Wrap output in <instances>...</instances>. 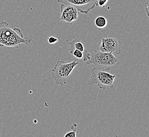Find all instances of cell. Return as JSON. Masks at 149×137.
Here are the masks:
<instances>
[{
	"label": "cell",
	"mask_w": 149,
	"mask_h": 137,
	"mask_svg": "<svg viewBox=\"0 0 149 137\" xmlns=\"http://www.w3.org/2000/svg\"><path fill=\"white\" fill-rule=\"evenodd\" d=\"M58 3L74 6L80 13L87 15L96 6V0H57Z\"/></svg>",
	"instance_id": "6"
},
{
	"label": "cell",
	"mask_w": 149,
	"mask_h": 137,
	"mask_svg": "<svg viewBox=\"0 0 149 137\" xmlns=\"http://www.w3.org/2000/svg\"><path fill=\"white\" fill-rule=\"evenodd\" d=\"M48 40V42L49 44H54L56 43H57L58 42L57 38V37H48L47 39Z\"/></svg>",
	"instance_id": "13"
},
{
	"label": "cell",
	"mask_w": 149,
	"mask_h": 137,
	"mask_svg": "<svg viewBox=\"0 0 149 137\" xmlns=\"http://www.w3.org/2000/svg\"><path fill=\"white\" fill-rule=\"evenodd\" d=\"M68 51L69 53L72 54V56L77 58V59H79V60L83 59L84 62H85L89 60L91 55V54L89 53V52H88L87 50H86V51L84 52H83L77 49L69 48Z\"/></svg>",
	"instance_id": "8"
},
{
	"label": "cell",
	"mask_w": 149,
	"mask_h": 137,
	"mask_svg": "<svg viewBox=\"0 0 149 137\" xmlns=\"http://www.w3.org/2000/svg\"><path fill=\"white\" fill-rule=\"evenodd\" d=\"M109 0H96V6L101 8H105Z\"/></svg>",
	"instance_id": "12"
},
{
	"label": "cell",
	"mask_w": 149,
	"mask_h": 137,
	"mask_svg": "<svg viewBox=\"0 0 149 137\" xmlns=\"http://www.w3.org/2000/svg\"><path fill=\"white\" fill-rule=\"evenodd\" d=\"M100 51L112 53L113 54H120L121 52V42L116 38L107 37L101 39L100 46L97 50Z\"/></svg>",
	"instance_id": "5"
},
{
	"label": "cell",
	"mask_w": 149,
	"mask_h": 137,
	"mask_svg": "<svg viewBox=\"0 0 149 137\" xmlns=\"http://www.w3.org/2000/svg\"><path fill=\"white\" fill-rule=\"evenodd\" d=\"M78 63L77 60L69 63L64 61H58L52 70V75L55 80V83L61 86L66 84L70 74Z\"/></svg>",
	"instance_id": "4"
},
{
	"label": "cell",
	"mask_w": 149,
	"mask_h": 137,
	"mask_svg": "<svg viewBox=\"0 0 149 137\" xmlns=\"http://www.w3.org/2000/svg\"><path fill=\"white\" fill-rule=\"evenodd\" d=\"M71 131L67 132L64 135V137H75L76 136V131L77 129V125L75 123H74L70 127Z\"/></svg>",
	"instance_id": "11"
},
{
	"label": "cell",
	"mask_w": 149,
	"mask_h": 137,
	"mask_svg": "<svg viewBox=\"0 0 149 137\" xmlns=\"http://www.w3.org/2000/svg\"><path fill=\"white\" fill-rule=\"evenodd\" d=\"M146 10L147 16L149 17V5H148V3H147V7L146 8Z\"/></svg>",
	"instance_id": "14"
},
{
	"label": "cell",
	"mask_w": 149,
	"mask_h": 137,
	"mask_svg": "<svg viewBox=\"0 0 149 137\" xmlns=\"http://www.w3.org/2000/svg\"><path fill=\"white\" fill-rule=\"evenodd\" d=\"M115 77V75L94 67L91 70V76L87 81V84L89 86L97 85L100 89L106 90L107 88H113Z\"/></svg>",
	"instance_id": "3"
},
{
	"label": "cell",
	"mask_w": 149,
	"mask_h": 137,
	"mask_svg": "<svg viewBox=\"0 0 149 137\" xmlns=\"http://www.w3.org/2000/svg\"><path fill=\"white\" fill-rule=\"evenodd\" d=\"M120 63V61L112 53L96 50L91 54L89 60L85 62V65L91 64L94 67L107 71L118 68Z\"/></svg>",
	"instance_id": "2"
},
{
	"label": "cell",
	"mask_w": 149,
	"mask_h": 137,
	"mask_svg": "<svg viewBox=\"0 0 149 137\" xmlns=\"http://www.w3.org/2000/svg\"><path fill=\"white\" fill-rule=\"evenodd\" d=\"M70 46V49H77L81 52H84L86 51L85 49L83 44L80 42L79 39H74L72 40L70 42L68 43Z\"/></svg>",
	"instance_id": "10"
},
{
	"label": "cell",
	"mask_w": 149,
	"mask_h": 137,
	"mask_svg": "<svg viewBox=\"0 0 149 137\" xmlns=\"http://www.w3.org/2000/svg\"><path fill=\"white\" fill-rule=\"evenodd\" d=\"M31 41V38L24 37L19 28L12 29L8 22H0V46L18 48L21 44L28 45Z\"/></svg>",
	"instance_id": "1"
},
{
	"label": "cell",
	"mask_w": 149,
	"mask_h": 137,
	"mask_svg": "<svg viewBox=\"0 0 149 137\" xmlns=\"http://www.w3.org/2000/svg\"><path fill=\"white\" fill-rule=\"evenodd\" d=\"M60 20L72 25L78 20V11L74 6L61 4Z\"/></svg>",
	"instance_id": "7"
},
{
	"label": "cell",
	"mask_w": 149,
	"mask_h": 137,
	"mask_svg": "<svg viewBox=\"0 0 149 137\" xmlns=\"http://www.w3.org/2000/svg\"><path fill=\"white\" fill-rule=\"evenodd\" d=\"M94 22L95 26L97 27V29L99 31L105 28L107 25V20L105 17L102 16L96 18Z\"/></svg>",
	"instance_id": "9"
}]
</instances>
